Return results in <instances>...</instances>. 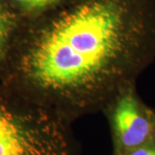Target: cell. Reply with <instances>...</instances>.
<instances>
[{
	"mask_svg": "<svg viewBox=\"0 0 155 155\" xmlns=\"http://www.w3.org/2000/svg\"><path fill=\"white\" fill-rule=\"evenodd\" d=\"M153 34L140 0H78L17 35L5 62L8 82L63 117L104 107L129 87Z\"/></svg>",
	"mask_w": 155,
	"mask_h": 155,
	"instance_id": "cell-1",
	"label": "cell"
},
{
	"mask_svg": "<svg viewBox=\"0 0 155 155\" xmlns=\"http://www.w3.org/2000/svg\"><path fill=\"white\" fill-rule=\"evenodd\" d=\"M0 155H72L63 116L17 94L0 95Z\"/></svg>",
	"mask_w": 155,
	"mask_h": 155,
	"instance_id": "cell-2",
	"label": "cell"
},
{
	"mask_svg": "<svg viewBox=\"0 0 155 155\" xmlns=\"http://www.w3.org/2000/svg\"><path fill=\"white\" fill-rule=\"evenodd\" d=\"M112 104V124L119 149L130 153L141 147L153 127L132 89H125Z\"/></svg>",
	"mask_w": 155,
	"mask_h": 155,
	"instance_id": "cell-3",
	"label": "cell"
},
{
	"mask_svg": "<svg viewBox=\"0 0 155 155\" xmlns=\"http://www.w3.org/2000/svg\"><path fill=\"white\" fill-rule=\"evenodd\" d=\"M18 35V22L15 13L0 0V66H4Z\"/></svg>",
	"mask_w": 155,
	"mask_h": 155,
	"instance_id": "cell-4",
	"label": "cell"
},
{
	"mask_svg": "<svg viewBox=\"0 0 155 155\" xmlns=\"http://www.w3.org/2000/svg\"><path fill=\"white\" fill-rule=\"evenodd\" d=\"M20 9L30 13H38L59 5L63 0H10Z\"/></svg>",
	"mask_w": 155,
	"mask_h": 155,
	"instance_id": "cell-5",
	"label": "cell"
},
{
	"mask_svg": "<svg viewBox=\"0 0 155 155\" xmlns=\"http://www.w3.org/2000/svg\"><path fill=\"white\" fill-rule=\"evenodd\" d=\"M153 150L148 149L146 147H140L130 152L128 155H153Z\"/></svg>",
	"mask_w": 155,
	"mask_h": 155,
	"instance_id": "cell-6",
	"label": "cell"
},
{
	"mask_svg": "<svg viewBox=\"0 0 155 155\" xmlns=\"http://www.w3.org/2000/svg\"><path fill=\"white\" fill-rule=\"evenodd\" d=\"M153 155H155V150H153Z\"/></svg>",
	"mask_w": 155,
	"mask_h": 155,
	"instance_id": "cell-7",
	"label": "cell"
},
{
	"mask_svg": "<svg viewBox=\"0 0 155 155\" xmlns=\"http://www.w3.org/2000/svg\"><path fill=\"white\" fill-rule=\"evenodd\" d=\"M154 139H155V131H154Z\"/></svg>",
	"mask_w": 155,
	"mask_h": 155,
	"instance_id": "cell-8",
	"label": "cell"
}]
</instances>
